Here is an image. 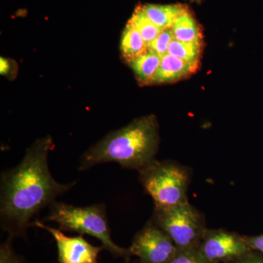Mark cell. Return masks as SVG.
Returning a JSON list of instances; mask_svg holds the SVG:
<instances>
[{
	"instance_id": "obj_1",
	"label": "cell",
	"mask_w": 263,
	"mask_h": 263,
	"mask_svg": "<svg viewBox=\"0 0 263 263\" xmlns=\"http://www.w3.org/2000/svg\"><path fill=\"white\" fill-rule=\"evenodd\" d=\"M54 146L49 135L39 138L27 148L18 165L2 173L1 228L13 238H26L32 218L76 184L59 183L52 176L48 157Z\"/></svg>"
},
{
	"instance_id": "obj_2",
	"label": "cell",
	"mask_w": 263,
	"mask_h": 263,
	"mask_svg": "<svg viewBox=\"0 0 263 263\" xmlns=\"http://www.w3.org/2000/svg\"><path fill=\"white\" fill-rule=\"evenodd\" d=\"M159 143L157 117L138 118L90 147L81 157L79 170L87 171L98 164L116 162L124 168L139 172L156 160Z\"/></svg>"
},
{
	"instance_id": "obj_3",
	"label": "cell",
	"mask_w": 263,
	"mask_h": 263,
	"mask_svg": "<svg viewBox=\"0 0 263 263\" xmlns=\"http://www.w3.org/2000/svg\"><path fill=\"white\" fill-rule=\"evenodd\" d=\"M46 221L57 223L62 231L75 232L98 238L102 245L115 257L129 259V249L119 247L112 240L104 204L78 207L55 201L49 206Z\"/></svg>"
},
{
	"instance_id": "obj_4",
	"label": "cell",
	"mask_w": 263,
	"mask_h": 263,
	"mask_svg": "<svg viewBox=\"0 0 263 263\" xmlns=\"http://www.w3.org/2000/svg\"><path fill=\"white\" fill-rule=\"evenodd\" d=\"M139 181L155 202V207L187 203L190 170L174 161L156 160L139 171Z\"/></svg>"
},
{
	"instance_id": "obj_5",
	"label": "cell",
	"mask_w": 263,
	"mask_h": 263,
	"mask_svg": "<svg viewBox=\"0 0 263 263\" xmlns=\"http://www.w3.org/2000/svg\"><path fill=\"white\" fill-rule=\"evenodd\" d=\"M151 221L163 230L179 249L198 248L207 229L203 216L190 202L155 207Z\"/></svg>"
},
{
	"instance_id": "obj_6",
	"label": "cell",
	"mask_w": 263,
	"mask_h": 263,
	"mask_svg": "<svg viewBox=\"0 0 263 263\" xmlns=\"http://www.w3.org/2000/svg\"><path fill=\"white\" fill-rule=\"evenodd\" d=\"M128 249L141 263H169L179 250L168 235L151 220L136 233Z\"/></svg>"
},
{
	"instance_id": "obj_7",
	"label": "cell",
	"mask_w": 263,
	"mask_h": 263,
	"mask_svg": "<svg viewBox=\"0 0 263 263\" xmlns=\"http://www.w3.org/2000/svg\"><path fill=\"white\" fill-rule=\"evenodd\" d=\"M197 250L211 263L232 262L252 251L245 236L224 230L208 229Z\"/></svg>"
},
{
	"instance_id": "obj_8",
	"label": "cell",
	"mask_w": 263,
	"mask_h": 263,
	"mask_svg": "<svg viewBox=\"0 0 263 263\" xmlns=\"http://www.w3.org/2000/svg\"><path fill=\"white\" fill-rule=\"evenodd\" d=\"M32 226L47 230L54 238L60 263H99L98 256L105 247H96L85 240L83 235L67 236L62 230L46 226L41 221H33Z\"/></svg>"
},
{
	"instance_id": "obj_9",
	"label": "cell",
	"mask_w": 263,
	"mask_h": 263,
	"mask_svg": "<svg viewBox=\"0 0 263 263\" xmlns=\"http://www.w3.org/2000/svg\"><path fill=\"white\" fill-rule=\"evenodd\" d=\"M198 65L183 61L167 53L162 57L153 84H168L183 80L196 72Z\"/></svg>"
},
{
	"instance_id": "obj_10",
	"label": "cell",
	"mask_w": 263,
	"mask_h": 263,
	"mask_svg": "<svg viewBox=\"0 0 263 263\" xmlns=\"http://www.w3.org/2000/svg\"><path fill=\"white\" fill-rule=\"evenodd\" d=\"M141 7L151 22L162 30L171 29L176 19L187 8V6L181 4H146Z\"/></svg>"
},
{
	"instance_id": "obj_11",
	"label": "cell",
	"mask_w": 263,
	"mask_h": 263,
	"mask_svg": "<svg viewBox=\"0 0 263 263\" xmlns=\"http://www.w3.org/2000/svg\"><path fill=\"white\" fill-rule=\"evenodd\" d=\"M174 38L181 42L202 43L201 29L191 10L186 8L171 27Z\"/></svg>"
},
{
	"instance_id": "obj_12",
	"label": "cell",
	"mask_w": 263,
	"mask_h": 263,
	"mask_svg": "<svg viewBox=\"0 0 263 263\" xmlns=\"http://www.w3.org/2000/svg\"><path fill=\"white\" fill-rule=\"evenodd\" d=\"M120 51L123 59L127 64L148 51V48L141 34L129 22L123 31Z\"/></svg>"
},
{
	"instance_id": "obj_13",
	"label": "cell",
	"mask_w": 263,
	"mask_h": 263,
	"mask_svg": "<svg viewBox=\"0 0 263 263\" xmlns=\"http://www.w3.org/2000/svg\"><path fill=\"white\" fill-rule=\"evenodd\" d=\"M161 61L162 57L148 51L145 54L132 60L128 65L130 66L138 82L146 86L153 84Z\"/></svg>"
},
{
	"instance_id": "obj_14",
	"label": "cell",
	"mask_w": 263,
	"mask_h": 263,
	"mask_svg": "<svg viewBox=\"0 0 263 263\" xmlns=\"http://www.w3.org/2000/svg\"><path fill=\"white\" fill-rule=\"evenodd\" d=\"M128 22L133 24L138 32L141 34L144 40L147 47H149L151 43L162 32V29L159 28L155 24L152 23L148 17L145 15L141 9V5H138L134 13L132 15L130 19Z\"/></svg>"
},
{
	"instance_id": "obj_15",
	"label": "cell",
	"mask_w": 263,
	"mask_h": 263,
	"mask_svg": "<svg viewBox=\"0 0 263 263\" xmlns=\"http://www.w3.org/2000/svg\"><path fill=\"white\" fill-rule=\"evenodd\" d=\"M202 48V43L181 42L174 39L170 44L167 53L185 62L199 64Z\"/></svg>"
},
{
	"instance_id": "obj_16",
	"label": "cell",
	"mask_w": 263,
	"mask_h": 263,
	"mask_svg": "<svg viewBox=\"0 0 263 263\" xmlns=\"http://www.w3.org/2000/svg\"><path fill=\"white\" fill-rule=\"evenodd\" d=\"M175 39L172 29H163L155 41L151 43L148 51L162 57L167 54L170 44Z\"/></svg>"
},
{
	"instance_id": "obj_17",
	"label": "cell",
	"mask_w": 263,
	"mask_h": 263,
	"mask_svg": "<svg viewBox=\"0 0 263 263\" xmlns=\"http://www.w3.org/2000/svg\"><path fill=\"white\" fill-rule=\"evenodd\" d=\"M13 237L8 235V239L0 247V263H25L23 259L15 253L13 247Z\"/></svg>"
},
{
	"instance_id": "obj_18",
	"label": "cell",
	"mask_w": 263,
	"mask_h": 263,
	"mask_svg": "<svg viewBox=\"0 0 263 263\" xmlns=\"http://www.w3.org/2000/svg\"><path fill=\"white\" fill-rule=\"evenodd\" d=\"M169 263H211L196 249H179L174 259Z\"/></svg>"
},
{
	"instance_id": "obj_19",
	"label": "cell",
	"mask_w": 263,
	"mask_h": 263,
	"mask_svg": "<svg viewBox=\"0 0 263 263\" xmlns=\"http://www.w3.org/2000/svg\"><path fill=\"white\" fill-rule=\"evenodd\" d=\"M245 238L252 251L259 252L263 255V234L256 236H245Z\"/></svg>"
},
{
	"instance_id": "obj_20",
	"label": "cell",
	"mask_w": 263,
	"mask_h": 263,
	"mask_svg": "<svg viewBox=\"0 0 263 263\" xmlns=\"http://www.w3.org/2000/svg\"><path fill=\"white\" fill-rule=\"evenodd\" d=\"M254 251L246 254L240 258L232 261L233 263H263V255L262 254H257Z\"/></svg>"
},
{
	"instance_id": "obj_21",
	"label": "cell",
	"mask_w": 263,
	"mask_h": 263,
	"mask_svg": "<svg viewBox=\"0 0 263 263\" xmlns=\"http://www.w3.org/2000/svg\"><path fill=\"white\" fill-rule=\"evenodd\" d=\"M10 69H11V65H10L9 60L1 57V60H0V72H1V75H8L10 72Z\"/></svg>"
},
{
	"instance_id": "obj_22",
	"label": "cell",
	"mask_w": 263,
	"mask_h": 263,
	"mask_svg": "<svg viewBox=\"0 0 263 263\" xmlns=\"http://www.w3.org/2000/svg\"><path fill=\"white\" fill-rule=\"evenodd\" d=\"M195 1H197V0H195Z\"/></svg>"
},
{
	"instance_id": "obj_23",
	"label": "cell",
	"mask_w": 263,
	"mask_h": 263,
	"mask_svg": "<svg viewBox=\"0 0 263 263\" xmlns=\"http://www.w3.org/2000/svg\"><path fill=\"white\" fill-rule=\"evenodd\" d=\"M197 1H198V0H197Z\"/></svg>"
}]
</instances>
